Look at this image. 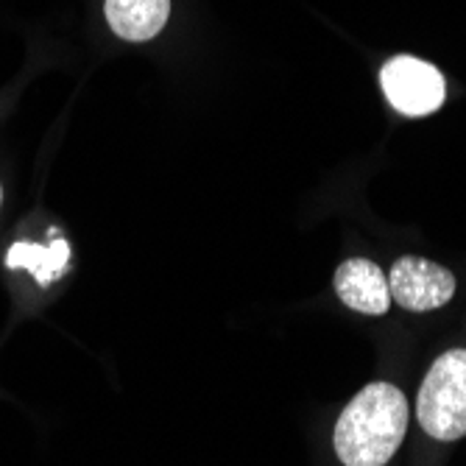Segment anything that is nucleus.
Wrapping results in <instances>:
<instances>
[{
  "label": "nucleus",
  "instance_id": "f257e3e1",
  "mask_svg": "<svg viewBox=\"0 0 466 466\" xmlns=\"http://www.w3.org/2000/svg\"><path fill=\"white\" fill-rule=\"evenodd\" d=\"M408 431V400L391 383H371L352 397L332 431L344 466H386Z\"/></svg>",
  "mask_w": 466,
  "mask_h": 466
},
{
  "label": "nucleus",
  "instance_id": "f03ea898",
  "mask_svg": "<svg viewBox=\"0 0 466 466\" xmlns=\"http://www.w3.org/2000/svg\"><path fill=\"white\" fill-rule=\"evenodd\" d=\"M421 431L439 441L466 436V350H450L436 358L416 397Z\"/></svg>",
  "mask_w": 466,
  "mask_h": 466
},
{
  "label": "nucleus",
  "instance_id": "7ed1b4c3",
  "mask_svg": "<svg viewBox=\"0 0 466 466\" xmlns=\"http://www.w3.org/2000/svg\"><path fill=\"white\" fill-rule=\"evenodd\" d=\"M380 84L391 106L408 117L431 115L444 104V76L431 62L416 56H394L380 70Z\"/></svg>",
  "mask_w": 466,
  "mask_h": 466
},
{
  "label": "nucleus",
  "instance_id": "20e7f679",
  "mask_svg": "<svg viewBox=\"0 0 466 466\" xmlns=\"http://www.w3.org/2000/svg\"><path fill=\"white\" fill-rule=\"evenodd\" d=\"M389 290H391V302L402 305L410 313H428L444 308L452 296H455V277L425 258H400L391 266Z\"/></svg>",
  "mask_w": 466,
  "mask_h": 466
},
{
  "label": "nucleus",
  "instance_id": "39448f33",
  "mask_svg": "<svg viewBox=\"0 0 466 466\" xmlns=\"http://www.w3.org/2000/svg\"><path fill=\"white\" fill-rule=\"evenodd\" d=\"M335 293L347 308L366 313V316H383L391 308V290L389 279L371 260L355 258L347 260L335 271Z\"/></svg>",
  "mask_w": 466,
  "mask_h": 466
},
{
  "label": "nucleus",
  "instance_id": "423d86ee",
  "mask_svg": "<svg viewBox=\"0 0 466 466\" xmlns=\"http://www.w3.org/2000/svg\"><path fill=\"white\" fill-rule=\"evenodd\" d=\"M171 15V0H106L109 28L129 42H146L157 36Z\"/></svg>",
  "mask_w": 466,
  "mask_h": 466
},
{
  "label": "nucleus",
  "instance_id": "0eeeda50",
  "mask_svg": "<svg viewBox=\"0 0 466 466\" xmlns=\"http://www.w3.org/2000/svg\"><path fill=\"white\" fill-rule=\"evenodd\" d=\"M70 263V246L62 238H54L48 246L39 243H15L6 254V266L9 268H25L34 274L39 285H51L59 279V274Z\"/></svg>",
  "mask_w": 466,
  "mask_h": 466
},
{
  "label": "nucleus",
  "instance_id": "6e6552de",
  "mask_svg": "<svg viewBox=\"0 0 466 466\" xmlns=\"http://www.w3.org/2000/svg\"><path fill=\"white\" fill-rule=\"evenodd\" d=\"M0 201H4V190H0Z\"/></svg>",
  "mask_w": 466,
  "mask_h": 466
}]
</instances>
